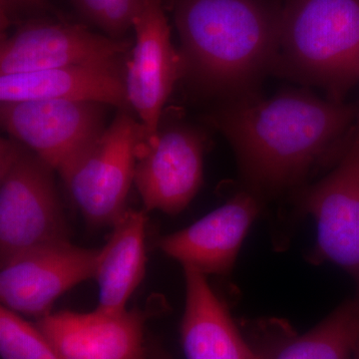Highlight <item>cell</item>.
Here are the masks:
<instances>
[{"label":"cell","mask_w":359,"mask_h":359,"mask_svg":"<svg viewBox=\"0 0 359 359\" xmlns=\"http://www.w3.org/2000/svg\"><path fill=\"white\" fill-rule=\"evenodd\" d=\"M183 77L228 99L257 91L273 72L280 39L278 0H173Z\"/></svg>","instance_id":"7a4b0ae2"},{"label":"cell","mask_w":359,"mask_h":359,"mask_svg":"<svg viewBox=\"0 0 359 359\" xmlns=\"http://www.w3.org/2000/svg\"><path fill=\"white\" fill-rule=\"evenodd\" d=\"M273 72L342 101L359 81V0H283Z\"/></svg>","instance_id":"3957f363"},{"label":"cell","mask_w":359,"mask_h":359,"mask_svg":"<svg viewBox=\"0 0 359 359\" xmlns=\"http://www.w3.org/2000/svg\"><path fill=\"white\" fill-rule=\"evenodd\" d=\"M129 45L83 26L32 21L0 44V75L20 74L75 65H117Z\"/></svg>","instance_id":"7c38bea8"},{"label":"cell","mask_w":359,"mask_h":359,"mask_svg":"<svg viewBox=\"0 0 359 359\" xmlns=\"http://www.w3.org/2000/svg\"><path fill=\"white\" fill-rule=\"evenodd\" d=\"M146 226L145 212L128 209L112 226L109 240L101 248L94 276L99 311L113 314L127 311V302L146 273Z\"/></svg>","instance_id":"2e32d148"},{"label":"cell","mask_w":359,"mask_h":359,"mask_svg":"<svg viewBox=\"0 0 359 359\" xmlns=\"http://www.w3.org/2000/svg\"><path fill=\"white\" fill-rule=\"evenodd\" d=\"M359 344V297L306 334L283 332L257 347L259 359H353Z\"/></svg>","instance_id":"e0dca14e"},{"label":"cell","mask_w":359,"mask_h":359,"mask_svg":"<svg viewBox=\"0 0 359 359\" xmlns=\"http://www.w3.org/2000/svg\"><path fill=\"white\" fill-rule=\"evenodd\" d=\"M46 8V0H0L1 29L13 25L20 16L41 13Z\"/></svg>","instance_id":"ffe728a7"},{"label":"cell","mask_w":359,"mask_h":359,"mask_svg":"<svg viewBox=\"0 0 359 359\" xmlns=\"http://www.w3.org/2000/svg\"><path fill=\"white\" fill-rule=\"evenodd\" d=\"M53 171L14 139L0 143V263L49 243L70 241Z\"/></svg>","instance_id":"277c9868"},{"label":"cell","mask_w":359,"mask_h":359,"mask_svg":"<svg viewBox=\"0 0 359 359\" xmlns=\"http://www.w3.org/2000/svg\"><path fill=\"white\" fill-rule=\"evenodd\" d=\"M147 353L149 359H174L162 342L155 337L147 339Z\"/></svg>","instance_id":"44dd1931"},{"label":"cell","mask_w":359,"mask_h":359,"mask_svg":"<svg viewBox=\"0 0 359 359\" xmlns=\"http://www.w3.org/2000/svg\"><path fill=\"white\" fill-rule=\"evenodd\" d=\"M87 101L125 108L129 105L125 73L117 65H75L0 75V101Z\"/></svg>","instance_id":"9a60e30c"},{"label":"cell","mask_w":359,"mask_h":359,"mask_svg":"<svg viewBox=\"0 0 359 359\" xmlns=\"http://www.w3.org/2000/svg\"><path fill=\"white\" fill-rule=\"evenodd\" d=\"M11 138L58 172L104 129L102 104L87 101H14L0 104Z\"/></svg>","instance_id":"30bf717a"},{"label":"cell","mask_w":359,"mask_h":359,"mask_svg":"<svg viewBox=\"0 0 359 359\" xmlns=\"http://www.w3.org/2000/svg\"><path fill=\"white\" fill-rule=\"evenodd\" d=\"M80 13L108 36L120 39L133 27L142 0H72Z\"/></svg>","instance_id":"d6986e66"},{"label":"cell","mask_w":359,"mask_h":359,"mask_svg":"<svg viewBox=\"0 0 359 359\" xmlns=\"http://www.w3.org/2000/svg\"><path fill=\"white\" fill-rule=\"evenodd\" d=\"M0 354L2 359H63L36 325L4 306H0Z\"/></svg>","instance_id":"ac0fdd59"},{"label":"cell","mask_w":359,"mask_h":359,"mask_svg":"<svg viewBox=\"0 0 359 359\" xmlns=\"http://www.w3.org/2000/svg\"><path fill=\"white\" fill-rule=\"evenodd\" d=\"M100 252L62 241L37 245L2 262L1 306L37 320L48 316L61 295L94 278Z\"/></svg>","instance_id":"52a82bcc"},{"label":"cell","mask_w":359,"mask_h":359,"mask_svg":"<svg viewBox=\"0 0 359 359\" xmlns=\"http://www.w3.org/2000/svg\"><path fill=\"white\" fill-rule=\"evenodd\" d=\"M182 266L186 302L180 334L186 359H259L256 347L241 334L207 276L193 266Z\"/></svg>","instance_id":"5bb4252c"},{"label":"cell","mask_w":359,"mask_h":359,"mask_svg":"<svg viewBox=\"0 0 359 359\" xmlns=\"http://www.w3.org/2000/svg\"><path fill=\"white\" fill-rule=\"evenodd\" d=\"M145 131L121 111L57 172L70 199L93 228L113 226L125 212Z\"/></svg>","instance_id":"5b68a950"},{"label":"cell","mask_w":359,"mask_h":359,"mask_svg":"<svg viewBox=\"0 0 359 359\" xmlns=\"http://www.w3.org/2000/svg\"><path fill=\"white\" fill-rule=\"evenodd\" d=\"M135 44L125 71L129 105L138 115L146 141L159 130L163 108L175 84L183 78L181 54L161 0H142L133 21Z\"/></svg>","instance_id":"9c48e42d"},{"label":"cell","mask_w":359,"mask_h":359,"mask_svg":"<svg viewBox=\"0 0 359 359\" xmlns=\"http://www.w3.org/2000/svg\"><path fill=\"white\" fill-rule=\"evenodd\" d=\"M204 135L177 123L159 127L142 144L135 167L134 185L145 211L176 216L191 204L204 178Z\"/></svg>","instance_id":"ba28073f"},{"label":"cell","mask_w":359,"mask_h":359,"mask_svg":"<svg viewBox=\"0 0 359 359\" xmlns=\"http://www.w3.org/2000/svg\"><path fill=\"white\" fill-rule=\"evenodd\" d=\"M262 208L263 200L245 189L191 226L159 238L158 248L205 276L228 275Z\"/></svg>","instance_id":"4fadbf2b"},{"label":"cell","mask_w":359,"mask_h":359,"mask_svg":"<svg viewBox=\"0 0 359 359\" xmlns=\"http://www.w3.org/2000/svg\"><path fill=\"white\" fill-rule=\"evenodd\" d=\"M297 192L299 211L316 223L311 259L337 264L359 282V117L337 167Z\"/></svg>","instance_id":"8992f818"},{"label":"cell","mask_w":359,"mask_h":359,"mask_svg":"<svg viewBox=\"0 0 359 359\" xmlns=\"http://www.w3.org/2000/svg\"><path fill=\"white\" fill-rule=\"evenodd\" d=\"M353 359H359V344L358 347H356L355 353H354Z\"/></svg>","instance_id":"7402d4cb"},{"label":"cell","mask_w":359,"mask_h":359,"mask_svg":"<svg viewBox=\"0 0 359 359\" xmlns=\"http://www.w3.org/2000/svg\"><path fill=\"white\" fill-rule=\"evenodd\" d=\"M358 117V105L287 90L224 99L210 120L235 151L245 189L264 200L299 191L316 170L340 160Z\"/></svg>","instance_id":"6da1fadb"},{"label":"cell","mask_w":359,"mask_h":359,"mask_svg":"<svg viewBox=\"0 0 359 359\" xmlns=\"http://www.w3.org/2000/svg\"><path fill=\"white\" fill-rule=\"evenodd\" d=\"M160 304L118 314L58 311L35 325L63 359H149L146 323L164 311Z\"/></svg>","instance_id":"8fae6325"}]
</instances>
